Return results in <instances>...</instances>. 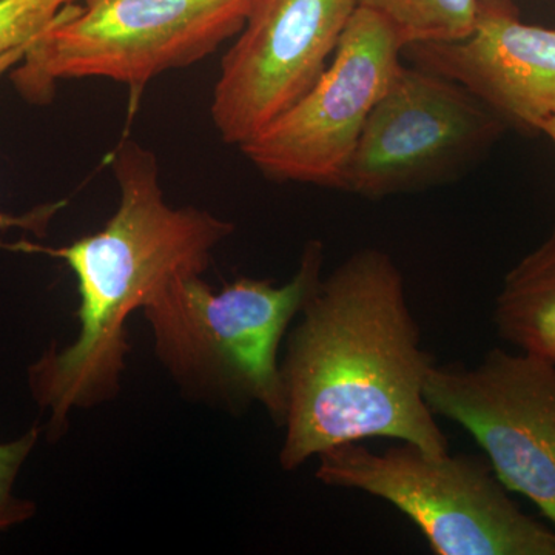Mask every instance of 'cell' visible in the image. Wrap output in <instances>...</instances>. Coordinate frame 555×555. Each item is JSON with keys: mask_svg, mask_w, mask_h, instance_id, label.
Masks as SVG:
<instances>
[{"mask_svg": "<svg viewBox=\"0 0 555 555\" xmlns=\"http://www.w3.org/2000/svg\"><path fill=\"white\" fill-rule=\"evenodd\" d=\"M251 0H86L68 3L11 69L30 104L60 80L101 78L141 91L156 76L206 60L238 35Z\"/></svg>", "mask_w": 555, "mask_h": 555, "instance_id": "277c9868", "label": "cell"}, {"mask_svg": "<svg viewBox=\"0 0 555 555\" xmlns=\"http://www.w3.org/2000/svg\"><path fill=\"white\" fill-rule=\"evenodd\" d=\"M42 433L36 425L16 440L0 443V535L35 517L36 503L14 494V485Z\"/></svg>", "mask_w": 555, "mask_h": 555, "instance_id": "4fadbf2b", "label": "cell"}, {"mask_svg": "<svg viewBox=\"0 0 555 555\" xmlns=\"http://www.w3.org/2000/svg\"><path fill=\"white\" fill-rule=\"evenodd\" d=\"M358 9L385 17L406 39L416 42H454L476 25L478 0H356Z\"/></svg>", "mask_w": 555, "mask_h": 555, "instance_id": "7c38bea8", "label": "cell"}, {"mask_svg": "<svg viewBox=\"0 0 555 555\" xmlns=\"http://www.w3.org/2000/svg\"><path fill=\"white\" fill-rule=\"evenodd\" d=\"M109 166L119 203L100 232L57 248L14 244L16 251L62 259L78 283V335L67 346L51 343L28 367V389L47 415L50 441L65 436L73 412L119 396L131 350L129 318L171 281L204 275L215 248L235 232L210 211L169 206L158 159L138 142H120Z\"/></svg>", "mask_w": 555, "mask_h": 555, "instance_id": "7a4b0ae2", "label": "cell"}, {"mask_svg": "<svg viewBox=\"0 0 555 555\" xmlns=\"http://www.w3.org/2000/svg\"><path fill=\"white\" fill-rule=\"evenodd\" d=\"M30 46L31 43H28V46L0 54V78L24 60L25 53H27ZM64 206L65 203L43 204V206L33 208L31 211H27L24 215H10L5 214V211H0V232L24 230V232H30L33 235L42 238L49 232L50 222L53 221L57 211ZM0 248L13 250V244H5L0 241Z\"/></svg>", "mask_w": 555, "mask_h": 555, "instance_id": "9a60e30c", "label": "cell"}, {"mask_svg": "<svg viewBox=\"0 0 555 555\" xmlns=\"http://www.w3.org/2000/svg\"><path fill=\"white\" fill-rule=\"evenodd\" d=\"M324 244L306 243L287 283L241 276L219 291L203 275L171 281L142 309L160 366L182 396L241 414L259 406L281 426L280 350L323 280Z\"/></svg>", "mask_w": 555, "mask_h": 555, "instance_id": "3957f363", "label": "cell"}, {"mask_svg": "<svg viewBox=\"0 0 555 555\" xmlns=\"http://www.w3.org/2000/svg\"><path fill=\"white\" fill-rule=\"evenodd\" d=\"M356 10V0H251L215 83L219 138L241 147L294 107L327 68Z\"/></svg>", "mask_w": 555, "mask_h": 555, "instance_id": "9c48e42d", "label": "cell"}, {"mask_svg": "<svg viewBox=\"0 0 555 555\" xmlns=\"http://www.w3.org/2000/svg\"><path fill=\"white\" fill-rule=\"evenodd\" d=\"M542 133H545L547 138L551 139V142L555 145V119L550 120V122L545 124V127L542 129Z\"/></svg>", "mask_w": 555, "mask_h": 555, "instance_id": "2e32d148", "label": "cell"}, {"mask_svg": "<svg viewBox=\"0 0 555 555\" xmlns=\"http://www.w3.org/2000/svg\"><path fill=\"white\" fill-rule=\"evenodd\" d=\"M76 0H0V54L28 46Z\"/></svg>", "mask_w": 555, "mask_h": 555, "instance_id": "5bb4252c", "label": "cell"}, {"mask_svg": "<svg viewBox=\"0 0 555 555\" xmlns=\"http://www.w3.org/2000/svg\"><path fill=\"white\" fill-rule=\"evenodd\" d=\"M406 39L358 9L312 89L240 150L278 182L338 189L372 109L403 65Z\"/></svg>", "mask_w": 555, "mask_h": 555, "instance_id": "52a82bcc", "label": "cell"}, {"mask_svg": "<svg viewBox=\"0 0 555 555\" xmlns=\"http://www.w3.org/2000/svg\"><path fill=\"white\" fill-rule=\"evenodd\" d=\"M317 480L385 500L437 555H555V531L518 507L491 465L401 441L385 452L339 444L317 456Z\"/></svg>", "mask_w": 555, "mask_h": 555, "instance_id": "5b68a950", "label": "cell"}, {"mask_svg": "<svg viewBox=\"0 0 555 555\" xmlns=\"http://www.w3.org/2000/svg\"><path fill=\"white\" fill-rule=\"evenodd\" d=\"M83 2H86V0H83Z\"/></svg>", "mask_w": 555, "mask_h": 555, "instance_id": "e0dca14e", "label": "cell"}, {"mask_svg": "<svg viewBox=\"0 0 555 555\" xmlns=\"http://www.w3.org/2000/svg\"><path fill=\"white\" fill-rule=\"evenodd\" d=\"M403 54L465 87L507 127L542 133L555 119V28L526 24L513 0H478L469 36L411 43Z\"/></svg>", "mask_w": 555, "mask_h": 555, "instance_id": "30bf717a", "label": "cell"}, {"mask_svg": "<svg viewBox=\"0 0 555 555\" xmlns=\"http://www.w3.org/2000/svg\"><path fill=\"white\" fill-rule=\"evenodd\" d=\"M425 396L434 414L474 437L507 491L555 528V366L496 347L477 366L434 364Z\"/></svg>", "mask_w": 555, "mask_h": 555, "instance_id": "ba28073f", "label": "cell"}, {"mask_svg": "<svg viewBox=\"0 0 555 555\" xmlns=\"http://www.w3.org/2000/svg\"><path fill=\"white\" fill-rule=\"evenodd\" d=\"M506 129L465 87L403 64L372 109L338 190L382 199L443 184Z\"/></svg>", "mask_w": 555, "mask_h": 555, "instance_id": "8992f818", "label": "cell"}, {"mask_svg": "<svg viewBox=\"0 0 555 555\" xmlns=\"http://www.w3.org/2000/svg\"><path fill=\"white\" fill-rule=\"evenodd\" d=\"M494 323L506 343L555 366V229L506 273Z\"/></svg>", "mask_w": 555, "mask_h": 555, "instance_id": "8fae6325", "label": "cell"}, {"mask_svg": "<svg viewBox=\"0 0 555 555\" xmlns=\"http://www.w3.org/2000/svg\"><path fill=\"white\" fill-rule=\"evenodd\" d=\"M436 363L422 346L397 262L382 248L353 251L323 276L288 331L281 469L369 438L447 454L448 438L425 396Z\"/></svg>", "mask_w": 555, "mask_h": 555, "instance_id": "6da1fadb", "label": "cell"}]
</instances>
